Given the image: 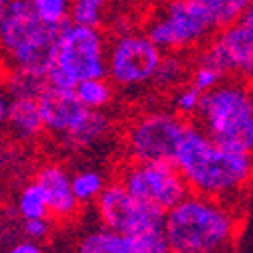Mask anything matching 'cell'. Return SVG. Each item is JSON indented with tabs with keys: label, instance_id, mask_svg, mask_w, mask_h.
<instances>
[{
	"label": "cell",
	"instance_id": "cell-11",
	"mask_svg": "<svg viewBox=\"0 0 253 253\" xmlns=\"http://www.w3.org/2000/svg\"><path fill=\"white\" fill-rule=\"evenodd\" d=\"M95 213L103 227L126 235H138L164 227L166 213L136 199L120 180L110 182L95 203Z\"/></svg>",
	"mask_w": 253,
	"mask_h": 253
},
{
	"label": "cell",
	"instance_id": "cell-14",
	"mask_svg": "<svg viewBox=\"0 0 253 253\" xmlns=\"http://www.w3.org/2000/svg\"><path fill=\"white\" fill-rule=\"evenodd\" d=\"M2 124L12 140L31 144L47 132L39 99L2 95Z\"/></svg>",
	"mask_w": 253,
	"mask_h": 253
},
{
	"label": "cell",
	"instance_id": "cell-18",
	"mask_svg": "<svg viewBox=\"0 0 253 253\" xmlns=\"http://www.w3.org/2000/svg\"><path fill=\"white\" fill-rule=\"evenodd\" d=\"M188 75H191V63L182 57V53H164L154 79V87L174 91L176 87L188 83Z\"/></svg>",
	"mask_w": 253,
	"mask_h": 253
},
{
	"label": "cell",
	"instance_id": "cell-29",
	"mask_svg": "<svg viewBox=\"0 0 253 253\" xmlns=\"http://www.w3.org/2000/svg\"><path fill=\"white\" fill-rule=\"evenodd\" d=\"M6 2H10V0H2V4H6Z\"/></svg>",
	"mask_w": 253,
	"mask_h": 253
},
{
	"label": "cell",
	"instance_id": "cell-19",
	"mask_svg": "<svg viewBox=\"0 0 253 253\" xmlns=\"http://www.w3.org/2000/svg\"><path fill=\"white\" fill-rule=\"evenodd\" d=\"M225 79H229L227 73L201 49L199 55H197V59L193 61V65H191V75H188V83H191V85H195L197 89H201L203 93H207V91H211V89H215L217 85H221Z\"/></svg>",
	"mask_w": 253,
	"mask_h": 253
},
{
	"label": "cell",
	"instance_id": "cell-2",
	"mask_svg": "<svg viewBox=\"0 0 253 253\" xmlns=\"http://www.w3.org/2000/svg\"><path fill=\"white\" fill-rule=\"evenodd\" d=\"M164 231L172 253H229L239 217L231 203L191 193L166 213Z\"/></svg>",
	"mask_w": 253,
	"mask_h": 253
},
{
	"label": "cell",
	"instance_id": "cell-1",
	"mask_svg": "<svg viewBox=\"0 0 253 253\" xmlns=\"http://www.w3.org/2000/svg\"><path fill=\"white\" fill-rule=\"evenodd\" d=\"M174 164L191 193L227 203L237 199L253 180L251 152L215 142L195 124L186 126Z\"/></svg>",
	"mask_w": 253,
	"mask_h": 253
},
{
	"label": "cell",
	"instance_id": "cell-3",
	"mask_svg": "<svg viewBox=\"0 0 253 253\" xmlns=\"http://www.w3.org/2000/svg\"><path fill=\"white\" fill-rule=\"evenodd\" d=\"M61 27L45 23L27 0H10L0 10V45L10 71L45 75Z\"/></svg>",
	"mask_w": 253,
	"mask_h": 253
},
{
	"label": "cell",
	"instance_id": "cell-8",
	"mask_svg": "<svg viewBox=\"0 0 253 253\" xmlns=\"http://www.w3.org/2000/svg\"><path fill=\"white\" fill-rule=\"evenodd\" d=\"M164 51L146 35V31H128L112 39L108 53V77L116 87L140 91L154 85Z\"/></svg>",
	"mask_w": 253,
	"mask_h": 253
},
{
	"label": "cell",
	"instance_id": "cell-27",
	"mask_svg": "<svg viewBox=\"0 0 253 253\" xmlns=\"http://www.w3.org/2000/svg\"><path fill=\"white\" fill-rule=\"evenodd\" d=\"M6 253H43V247H41V243H37V241H31V239L23 237V239L14 241L6 249Z\"/></svg>",
	"mask_w": 253,
	"mask_h": 253
},
{
	"label": "cell",
	"instance_id": "cell-7",
	"mask_svg": "<svg viewBox=\"0 0 253 253\" xmlns=\"http://www.w3.org/2000/svg\"><path fill=\"white\" fill-rule=\"evenodd\" d=\"M144 31L164 53H184L207 45L217 27L201 0H164L148 16Z\"/></svg>",
	"mask_w": 253,
	"mask_h": 253
},
{
	"label": "cell",
	"instance_id": "cell-4",
	"mask_svg": "<svg viewBox=\"0 0 253 253\" xmlns=\"http://www.w3.org/2000/svg\"><path fill=\"white\" fill-rule=\"evenodd\" d=\"M197 126L215 142L253 152V85L225 79L203 97Z\"/></svg>",
	"mask_w": 253,
	"mask_h": 253
},
{
	"label": "cell",
	"instance_id": "cell-5",
	"mask_svg": "<svg viewBox=\"0 0 253 253\" xmlns=\"http://www.w3.org/2000/svg\"><path fill=\"white\" fill-rule=\"evenodd\" d=\"M108 53L110 43L99 29L63 25L47 71L49 85L75 89L87 79L108 77Z\"/></svg>",
	"mask_w": 253,
	"mask_h": 253
},
{
	"label": "cell",
	"instance_id": "cell-23",
	"mask_svg": "<svg viewBox=\"0 0 253 253\" xmlns=\"http://www.w3.org/2000/svg\"><path fill=\"white\" fill-rule=\"evenodd\" d=\"M49 81L45 75H35L25 71H10L6 77V95L10 97H35L45 91Z\"/></svg>",
	"mask_w": 253,
	"mask_h": 253
},
{
	"label": "cell",
	"instance_id": "cell-6",
	"mask_svg": "<svg viewBox=\"0 0 253 253\" xmlns=\"http://www.w3.org/2000/svg\"><path fill=\"white\" fill-rule=\"evenodd\" d=\"M39 105L47 134L55 136L67 148L87 150L110 136L112 122L108 114L85 108L75 95V89L47 85L39 95Z\"/></svg>",
	"mask_w": 253,
	"mask_h": 253
},
{
	"label": "cell",
	"instance_id": "cell-22",
	"mask_svg": "<svg viewBox=\"0 0 253 253\" xmlns=\"http://www.w3.org/2000/svg\"><path fill=\"white\" fill-rule=\"evenodd\" d=\"M201 2L207 8L217 31H221L237 20H243V14L251 0H201Z\"/></svg>",
	"mask_w": 253,
	"mask_h": 253
},
{
	"label": "cell",
	"instance_id": "cell-12",
	"mask_svg": "<svg viewBox=\"0 0 253 253\" xmlns=\"http://www.w3.org/2000/svg\"><path fill=\"white\" fill-rule=\"evenodd\" d=\"M203 51L227 73L229 79H239L253 85V25L237 20L217 31Z\"/></svg>",
	"mask_w": 253,
	"mask_h": 253
},
{
	"label": "cell",
	"instance_id": "cell-21",
	"mask_svg": "<svg viewBox=\"0 0 253 253\" xmlns=\"http://www.w3.org/2000/svg\"><path fill=\"white\" fill-rule=\"evenodd\" d=\"M108 8H110V0H73L69 23L99 29L108 20Z\"/></svg>",
	"mask_w": 253,
	"mask_h": 253
},
{
	"label": "cell",
	"instance_id": "cell-16",
	"mask_svg": "<svg viewBox=\"0 0 253 253\" xmlns=\"http://www.w3.org/2000/svg\"><path fill=\"white\" fill-rule=\"evenodd\" d=\"M14 209H16V215L20 217V221L51 217L47 195H45V191L41 188V184L35 178L20 186V191L16 193Z\"/></svg>",
	"mask_w": 253,
	"mask_h": 253
},
{
	"label": "cell",
	"instance_id": "cell-17",
	"mask_svg": "<svg viewBox=\"0 0 253 253\" xmlns=\"http://www.w3.org/2000/svg\"><path fill=\"white\" fill-rule=\"evenodd\" d=\"M75 95L85 108L95 110V112H105V108H110L114 103L116 85L110 81V77L87 79L75 87Z\"/></svg>",
	"mask_w": 253,
	"mask_h": 253
},
{
	"label": "cell",
	"instance_id": "cell-9",
	"mask_svg": "<svg viewBox=\"0 0 253 253\" xmlns=\"http://www.w3.org/2000/svg\"><path fill=\"white\" fill-rule=\"evenodd\" d=\"M186 126L188 122L174 112H144L126 128V152L138 162H174Z\"/></svg>",
	"mask_w": 253,
	"mask_h": 253
},
{
	"label": "cell",
	"instance_id": "cell-13",
	"mask_svg": "<svg viewBox=\"0 0 253 253\" xmlns=\"http://www.w3.org/2000/svg\"><path fill=\"white\" fill-rule=\"evenodd\" d=\"M45 191L53 221H69L79 213L81 203L73 193V172L61 162H45L33 176Z\"/></svg>",
	"mask_w": 253,
	"mask_h": 253
},
{
	"label": "cell",
	"instance_id": "cell-24",
	"mask_svg": "<svg viewBox=\"0 0 253 253\" xmlns=\"http://www.w3.org/2000/svg\"><path fill=\"white\" fill-rule=\"evenodd\" d=\"M203 97L205 93L201 89H197L195 85H191V83H184V85L176 87L172 91V112L178 114L180 118H197L199 112H201V105H203Z\"/></svg>",
	"mask_w": 253,
	"mask_h": 253
},
{
	"label": "cell",
	"instance_id": "cell-26",
	"mask_svg": "<svg viewBox=\"0 0 253 253\" xmlns=\"http://www.w3.org/2000/svg\"><path fill=\"white\" fill-rule=\"evenodd\" d=\"M23 223V227H20V231H23V237L31 239V241H45L49 239L51 235V217H45V219H27V221H20Z\"/></svg>",
	"mask_w": 253,
	"mask_h": 253
},
{
	"label": "cell",
	"instance_id": "cell-15",
	"mask_svg": "<svg viewBox=\"0 0 253 253\" xmlns=\"http://www.w3.org/2000/svg\"><path fill=\"white\" fill-rule=\"evenodd\" d=\"M77 253H138V243L134 235H126L101 225L79 239Z\"/></svg>",
	"mask_w": 253,
	"mask_h": 253
},
{
	"label": "cell",
	"instance_id": "cell-25",
	"mask_svg": "<svg viewBox=\"0 0 253 253\" xmlns=\"http://www.w3.org/2000/svg\"><path fill=\"white\" fill-rule=\"evenodd\" d=\"M29 6L53 27L67 25L73 0H27Z\"/></svg>",
	"mask_w": 253,
	"mask_h": 253
},
{
	"label": "cell",
	"instance_id": "cell-28",
	"mask_svg": "<svg viewBox=\"0 0 253 253\" xmlns=\"http://www.w3.org/2000/svg\"><path fill=\"white\" fill-rule=\"evenodd\" d=\"M243 20H245V23H249V25H253V0L249 2L247 10H245V14H243Z\"/></svg>",
	"mask_w": 253,
	"mask_h": 253
},
{
	"label": "cell",
	"instance_id": "cell-20",
	"mask_svg": "<svg viewBox=\"0 0 253 253\" xmlns=\"http://www.w3.org/2000/svg\"><path fill=\"white\" fill-rule=\"evenodd\" d=\"M73 193L81 205H95L101 193L108 188L105 176L97 168H81L73 172Z\"/></svg>",
	"mask_w": 253,
	"mask_h": 253
},
{
	"label": "cell",
	"instance_id": "cell-10",
	"mask_svg": "<svg viewBox=\"0 0 253 253\" xmlns=\"http://www.w3.org/2000/svg\"><path fill=\"white\" fill-rule=\"evenodd\" d=\"M118 180L136 199L164 211V213H168L172 207L191 195V188L174 162L130 160L120 170Z\"/></svg>",
	"mask_w": 253,
	"mask_h": 253
}]
</instances>
